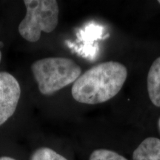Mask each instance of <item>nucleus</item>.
Segmentation results:
<instances>
[{
	"label": "nucleus",
	"instance_id": "9d476101",
	"mask_svg": "<svg viewBox=\"0 0 160 160\" xmlns=\"http://www.w3.org/2000/svg\"><path fill=\"white\" fill-rule=\"evenodd\" d=\"M3 46H4V44L2 42H0V48H2Z\"/></svg>",
	"mask_w": 160,
	"mask_h": 160
},
{
	"label": "nucleus",
	"instance_id": "ddd939ff",
	"mask_svg": "<svg viewBox=\"0 0 160 160\" xmlns=\"http://www.w3.org/2000/svg\"><path fill=\"white\" fill-rule=\"evenodd\" d=\"M158 3L160 4V0H159V1H158Z\"/></svg>",
	"mask_w": 160,
	"mask_h": 160
},
{
	"label": "nucleus",
	"instance_id": "f8f14e48",
	"mask_svg": "<svg viewBox=\"0 0 160 160\" xmlns=\"http://www.w3.org/2000/svg\"><path fill=\"white\" fill-rule=\"evenodd\" d=\"M1 59H2V53H1V51H0V62H1Z\"/></svg>",
	"mask_w": 160,
	"mask_h": 160
},
{
	"label": "nucleus",
	"instance_id": "f03ea898",
	"mask_svg": "<svg viewBox=\"0 0 160 160\" xmlns=\"http://www.w3.org/2000/svg\"><path fill=\"white\" fill-rule=\"evenodd\" d=\"M31 71L38 84L40 93L50 96L74 83L82 69L73 59L65 57H48L31 65Z\"/></svg>",
	"mask_w": 160,
	"mask_h": 160
},
{
	"label": "nucleus",
	"instance_id": "423d86ee",
	"mask_svg": "<svg viewBox=\"0 0 160 160\" xmlns=\"http://www.w3.org/2000/svg\"><path fill=\"white\" fill-rule=\"evenodd\" d=\"M147 88L151 102L160 108V57L154 60L148 73Z\"/></svg>",
	"mask_w": 160,
	"mask_h": 160
},
{
	"label": "nucleus",
	"instance_id": "1a4fd4ad",
	"mask_svg": "<svg viewBox=\"0 0 160 160\" xmlns=\"http://www.w3.org/2000/svg\"><path fill=\"white\" fill-rule=\"evenodd\" d=\"M0 160H17V159L9 157H0Z\"/></svg>",
	"mask_w": 160,
	"mask_h": 160
},
{
	"label": "nucleus",
	"instance_id": "6e6552de",
	"mask_svg": "<svg viewBox=\"0 0 160 160\" xmlns=\"http://www.w3.org/2000/svg\"><path fill=\"white\" fill-rule=\"evenodd\" d=\"M89 160H128L117 152L108 149H97L90 155Z\"/></svg>",
	"mask_w": 160,
	"mask_h": 160
},
{
	"label": "nucleus",
	"instance_id": "39448f33",
	"mask_svg": "<svg viewBox=\"0 0 160 160\" xmlns=\"http://www.w3.org/2000/svg\"><path fill=\"white\" fill-rule=\"evenodd\" d=\"M133 160H160V139L156 137L144 139L133 151Z\"/></svg>",
	"mask_w": 160,
	"mask_h": 160
},
{
	"label": "nucleus",
	"instance_id": "7ed1b4c3",
	"mask_svg": "<svg viewBox=\"0 0 160 160\" xmlns=\"http://www.w3.org/2000/svg\"><path fill=\"white\" fill-rule=\"evenodd\" d=\"M26 15L18 27L19 34L30 42L40 39L42 32L51 33L59 22V5L55 0H25Z\"/></svg>",
	"mask_w": 160,
	"mask_h": 160
},
{
	"label": "nucleus",
	"instance_id": "0eeeda50",
	"mask_svg": "<svg viewBox=\"0 0 160 160\" xmlns=\"http://www.w3.org/2000/svg\"><path fill=\"white\" fill-rule=\"evenodd\" d=\"M30 160H68L65 157L47 147H42L32 153Z\"/></svg>",
	"mask_w": 160,
	"mask_h": 160
},
{
	"label": "nucleus",
	"instance_id": "9b49d317",
	"mask_svg": "<svg viewBox=\"0 0 160 160\" xmlns=\"http://www.w3.org/2000/svg\"><path fill=\"white\" fill-rule=\"evenodd\" d=\"M158 127H159V132H160V117L159 119V121H158Z\"/></svg>",
	"mask_w": 160,
	"mask_h": 160
},
{
	"label": "nucleus",
	"instance_id": "20e7f679",
	"mask_svg": "<svg viewBox=\"0 0 160 160\" xmlns=\"http://www.w3.org/2000/svg\"><path fill=\"white\" fill-rule=\"evenodd\" d=\"M20 95L17 79L8 72H0V126L13 115Z\"/></svg>",
	"mask_w": 160,
	"mask_h": 160
},
{
	"label": "nucleus",
	"instance_id": "f257e3e1",
	"mask_svg": "<svg viewBox=\"0 0 160 160\" xmlns=\"http://www.w3.org/2000/svg\"><path fill=\"white\" fill-rule=\"evenodd\" d=\"M128 70L118 62L97 64L76 80L71 94L76 101L88 105L105 102L117 96L122 88Z\"/></svg>",
	"mask_w": 160,
	"mask_h": 160
}]
</instances>
